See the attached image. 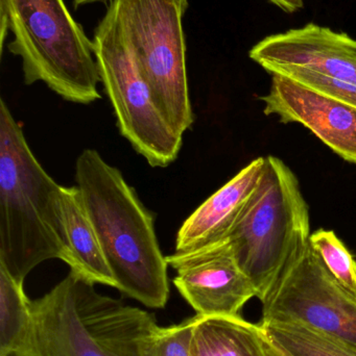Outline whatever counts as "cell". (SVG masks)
<instances>
[{
    "label": "cell",
    "instance_id": "obj_3",
    "mask_svg": "<svg viewBox=\"0 0 356 356\" xmlns=\"http://www.w3.org/2000/svg\"><path fill=\"white\" fill-rule=\"evenodd\" d=\"M59 186L0 100V267L20 284L48 259L66 264L54 203Z\"/></svg>",
    "mask_w": 356,
    "mask_h": 356
},
{
    "label": "cell",
    "instance_id": "obj_11",
    "mask_svg": "<svg viewBox=\"0 0 356 356\" xmlns=\"http://www.w3.org/2000/svg\"><path fill=\"white\" fill-rule=\"evenodd\" d=\"M263 113L299 123L347 162L356 164V108L284 75L272 74Z\"/></svg>",
    "mask_w": 356,
    "mask_h": 356
},
{
    "label": "cell",
    "instance_id": "obj_21",
    "mask_svg": "<svg viewBox=\"0 0 356 356\" xmlns=\"http://www.w3.org/2000/svg\"><path fill=\"white\" fill-rule=\"evenodd\" d=\"M111 1H112V0H73V4H75V8H79V6H86V4L96 3V2L106 3V2Z\"/></svg>",
    "mask_w": 356,
    "mask_h": 356
},
{
    "label": "cell",
    "instance_id": "obj_7",
    "mask_svg": "<svg viewBox=\"0 0 356 356\" xmlns=\"http://www.w3.org/2000/svg\"><path fill=\"white\" fill-rule=\"evenodd\" d=\"M159 108L184 136L194 122L186 70L187 0H114Z\"/></svg>",
    "mask_w": 356,
    "mask_h": 356
},
{
    "label": "cell",
    "instance_id": "obj_1",
    "mask_svg": "<svg viewBox=\"0 0 356 356\" xmlns=\"http://www.w3.org/2000/svg\"><path fill=\"white\" fill-rule=\"evenodd\" d=\"M75 182L98 232L115 289L150 309L169 298V264L157 238L155 217L119 169L94 149L75 162Z\"/></svg>",
    "mask_w": 356,
    "mask_h": 356
},
{
    "label": "cell",
    "instance_id": "obj_12",
    "mask_svg": "<svg viewBox=\"0 0 356 356\" xmlns=\"http://www.w3.org/2000/svg\"><path fill=\"white\" fill-rule=\"evenodd\" d=\"M265 168V158H257L205 200L180 227L176 252L198 250L227 240Z\"/></svg>",
    "mask_w": 356,
    "mask_h": 356
},
{
    "label": "cell",
    "instance_id": "obj_19",
    "mask_svg": "<svg viewBox=\"0 0 356 356\" xmlns=\"http://www.w3.org/2000/svg\"><path fill=\"white\" fill-rule=\"evenodd\" d=\"M286 13H295L304 6V0H269Z\"/></svg>",
    "mask_w": 356,
    "mask_h": 356
},
{
    "label": "cell",
    "instance_id": "obj_16",
    "mask_svg": "<svg viewBox=\"0 0 356 356\" xmlns=\"http://www.w3.org/2000/svg\"><path fill=\"white\" fill-rule=\"evenodd\" d=\"M31 301L23 284L0 267V356H13L31 322Z\"/></svg>",
    "mask_w": 356,
    "mask_h": 356
},
{
    "label": "cell",
    "instance_id": "obj_20",
    "mask_svg": "<svg viewBox=\"0 0 356 356\" xmlns=\"http://www.w3.org/2000/svg\"><path fill=\"white\" fill-rule=\"evenodd\" d=\"M267 350L269 356H290L284 353L280 347H278L275 343L272 342L267 336Z\"/></svg>",
    "mask_w": 356,
    "mask_h": 356
},
{
    "label": "cell",
    "instance_id": "obj_9",
    "mask_svg": "<svg viewBox=\"0 0 356 356\" xmlns=\"http://www.w3.org/2000/svg\"><path fill=\"white\" fill-rule=\"evenodd\" d=\"M173 284L201 317H238L256 290L227 241L167 257Z\"/></svg>",
    "mask_w": 356,
    "mask_h": 356
},
{
    "label": "cell",
    "instance_id": "obj_10",
    "mask_svg": "<svg viewBox=\"0 0 356 356\" xmlns=\"http://www.w3.org/2000/svg\"><path fill=\"white\" fill-rule=\"evenodd\" d=\"M249 56L271 74L303 70L356 87V40L328 27L309 23L269 35Z\"/></svg>",
    "mask_w": 356,
    "mask_h": 356
},
{
    "label": "cell",
    "instance_id": "obj_4",
    "mask_svg": "<svg viewBox=\"0 0 356 356\" xmlns=\"http://www.w3.org/2000/svg\"><path fill=\"white\" fill-rule=\"evenodd\" d=\"M0 49L8 31V51L22 62L25 85L42 81L66 102L100 99L93 41L64 0H0Z\"/></svg>",
    "mask_w": 356,
    "mask_h": 356
},
{
    "label": "cell",
    "instance_id": "obj_15",
    "mask_svg": "<svg viewBox=\"0 0 356 356\" xmlns=\"http://www.w3.org/2000/svg\"><path fill=\"white\" fill-rule=\"evenodd\" d=\"M268 338L290 356H356V348L307 326L261 322Z\"/></svg>",
    "mask_w": 356,
    "mask_h": 356
},
{
    "label": "cell",
    "instance_id": "obj_13",
    "mask_svg": "<svg viewBox=\"0 0 356 356\" xmlns=\"http://www.w3.org/2000/svg\"><path fill=\"white\" fill-rule=\"evenodd\" d=\"M54 203L70 271L92 284L115 288L98 232L77 186H59Z\"/></svg>",
    "mask_w": 356,
    "mask_h": 356
},
{
    "label": "cell",
    "instance_id": "obj_2",
    "mask_svg": "<svg viewBox=\"0 0 356 356\" xmlns=\"http://www.w3.org/2000/svg\"><path fill=\"white\" fill-rule=\"evenodd\" d=\"M153 314L96 292L75 272L31 301V322L13 356H144Z\"/></svg>",
    "mask_w": 356,
    "mask_h": 356
},
{
    "label": "cell",
    "instance_id": "obj_8",
    "mask_svg": "<svg viewBox=\"0 0 356 356\" xmlns=\"http://www.w3.org/2000/svg\"><path fill=\"white\" fill-rule=\"evenodd\" d=\"M261 305L263 323L301 324L356 348V302L336 284L309 242L288 264Z\"/></svg>",
    "mask_w": 356,
    "mask_h": 356
},
{
    "label": "cell",
    "instance_id": "obj_17",
    "mask_svg": "<svg viewBox=\"0 0 356 356\" xmlns=\"http://www.w3.org/2000/svg\"><path fill=\"white\" fill-rule=\"evenodd\" d=\"M309 244L336 284L356 302V261L332 230L319 229L309 236Z\"/></svg>",
    "mask_w": 356,
    "mask_h": 356
},
{
    "label": "cell",
    "instance_id": "obj_6",
    "mask_svg": "<svg viewBox=\"0 0 356 356\" xmlns=\"http://www.w3.org/2000/svg\"><path fill=\"white\" fill-rule=\"evenodd\" d=\"M92 41L100 83L114 111L119 133L150 166L165 168L173 164L183 135L157 104L121 26L114 0L96 26Z\"/></svg>",
    "mask_w": 356,
    "mask_h": 356
},
{
    "label": "cell",
    "instance_id": "obj_18",
    "mask_svg": "<svg viewBox=\"0 0 356 356\" xmlns=\"http://www.w3.org/2000/svg\"><path fill=\"white\" fill-rule=\"evenodd\" d=\"M196 319L169 327L157 326L144 341V356H192Z\"/></svg>",
    "mask_w": 356,
    "mask_h": 356
},
{
    "label": "cell",
    "instance_id": "obj_5",
    "mask_svg": "<svg viewBox=\"0 0 356 356\" xmlns=\"http://www.w3.org/2000/svg\"><path fill=\"white\" fill-rule=\"evenodd\" d=\"M309 207L298 179L280 159L265 158L263 178L227 238L259 300L309 244Z\"/></svg>",
    "mask_w": 356,
    "mask_h": 356
},
{
    "label": "cell",
    "instance_id": "obj_14",
    "mask_svg": "<svg viewBox=\"0 0 356 356\" xmlns=\"http://www.w3.org/2000/svg\"><path fill=\"white\" fill-rule=\"evenodd\" d=\"M192 356H269L261 324L238 317L196 316Z\"/></svg>",
    "mask_w": 356,
    "mask_h": 356
}]
</instances>
